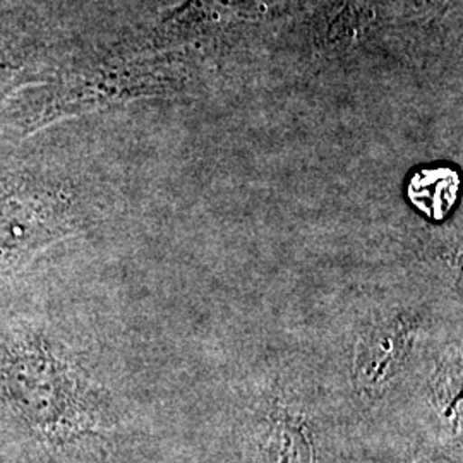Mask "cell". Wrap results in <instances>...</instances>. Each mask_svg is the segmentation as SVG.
<instances>
[{
    "mask_svg": "<svg viewBox=\"0 0 463 463\" xmlns=\"http://www.w3.org/2000/svg\"><path fill=\"white\" fill-rule=\"evenodd\" d=\"M71 193L45 166H0V269L26 265L74 227Z\"/></svg>",
    "mask_w": 463,
    "mask_h": 463,
    "instance_id": "obj_1",
    "label": "cell"
},
{
    "mask_svg": "<svg viewBox=\"0 0 463 463\" xmlns=\"http://www.w3.org/2000/svg\"><path fill=\"white\" fill-rule=\"evenodd\" d=\"M11 390L16 392L17 402L40 424H55L67 414L72 403V384L66 373L59 369L43 345H23L16 361L11 363Z\"/></svg>",
    "mask_w": 463,
    "mask_h": 463,
    "instance_id": "obj_2",
    "label": "cell"
},
{
    "mask_svg": "<svg viewBox=\"0 0 463 463\" xmlns=\"http://www.w3.org/2000/svg\"><path fill=\"white\" fill-rule=\"evenodd\" d=\"M409 338L403 330L373 333L359 347L355 359V380L364 393H376L397 374L407 355Z\"/></svg>",
    "mask_w": 463,
    "mask_h": 463,
    "instance_id": "obj_3",
    "label": "cell"
},
{
    "mask_svg": "<svg viewBox=\"0 0 463 463\" xmlns=\"http://www.w3.org/2000/svg\"><path fill=\"white\" fill-rule=\"evenodd\" d=\"M458 175L449 168L417 172L409 184V198L415 208L432 220H441L455 206Z\"/></svg>",
    "mask_w": 463,
    "mask_h": 463,
    "instance_id": "obj_4",
    "label": "cell"
},
{
    "mask_svg": "<svg viewBox=\"0 0 463 463\" xmlns=\"http://www.w3.org/2000/svg\"><path fill=\"white\" fill-rule=\"evenodd\" d=\"M268 463H316V451L311 436L302 420L294 415L280 412L266 438Z\"/></svg>",
    "mask_w": 463,
    "mask_h": 463,
    "instance_id": "obj_5",
    "label": "cell"
},
{
    "mask_svg": "<svg viewBox=\"0 0 463 463\" xmlns=\"http://www.w3.org/2000/svg\"><path fill=\"white\" fill-rule=\"evenodd\" d=\"M45 62L28 52L0 50V105L24 88L47 83Z\"/></svg>",
    "mask_w": 463,
    "mask_h": 463,
    "instance_id": "obj_6",
    "label": "cell"
},
{
    "mask_svg": "<svg viewBox=\"0 0 463 463\" xmlns=\"http://www.w3.org/2000/svg\"><path fill=\"white\" fill-rule=\"evenodd\" d=\"M420 463H430V462H420Z\"/></svg>",
    "mask_w": 463,
    "mask_h": 463,
    "instance_id": "obj_7",
    "label": "cell"
}]
</instances>
